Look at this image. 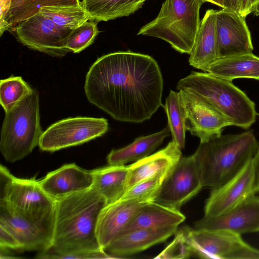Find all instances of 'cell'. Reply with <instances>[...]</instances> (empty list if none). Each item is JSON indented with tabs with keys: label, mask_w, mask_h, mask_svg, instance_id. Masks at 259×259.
<instances>
[{
	"label": "cell",
	"mask_w": 259,
	"mask_h": 259,
	"mask_svg": "<svg viewBox=\"0 0 259 259\" xmlns=\"http://www.w3.org/2000/svg\"><path fill=\"white\" fill-rule=\"evenodd\" d=\"M163 81L151 56L130 51L107 54L90 67L84 90L88 101L115 120L140 123L162 106Z\"/></svg>",
	"instance_id": "obj_1"
},
{
	"label": "cell",
	"mask_w": 259,
	"mask_h": 259,
	"mask_svg": "<svg viewBox=\"0 0 259 259\" xmlns=\"http://www.w3.org/2000/svg\"><path fill=\"white\" fill-rule=\"evenodd\" d=\"M51 248L39 252L37 258L66 259L72 254L102 250L97 237L100 212L107 205L91 187L57 199Z\"/></svg>",
	"instance_id": "obj_2"
},
{
	"label": "cell",
	"mask_w": 259,
	"mask_h": 259,
	"mask_svg": "<svg viewBox=\"0 0 259 259\" xmlns=\"http://www.w3.org/2000/svg\"><path fill=\"white\" fill-rule=\"evenodd\" d=\"M258 144L252 130L200 143L193 155L203 186L214 189L234 177L252 159Z\"/></svg>",
	"instance_id": "obj_3"
},
{
	"label": "cell",
	"mask_w": 259,
	"mask_h": 259,
	"mask_svg": "<svg viewBox=\"0 0 259 259\" xmlns=\"http://www.w3.org/2000/svg\"><path fill=\"white\" fill-rule=\"evenodd\" d=\"M176 89L191 93L206 102L231 125L248 129L255 121V103L231 81L207 72L192 71L179 81Z\"/></svg>",
	"instance_id": "obj_4"
},
{
	"label": "cell",
	"mask_w": 259,
	"mask_h": 259,
	"mask_svg": "<svg viewBox=\"0 0 259 259\" xmlns=\"http://www.w3.org/2000/svg\"><path fill=\"white\" fill-rule=\"evenodd\" d=\"M40 121L39 95L33 89L5 112L0 150L7 162L13 163L22 159L38 146L43 133Z\"/></svg>",
	"instance_id": "obj_5"
},
{
	"label": "cell",
	"mask_w": 259,
	"mask_h": 259,
	"mask_svg": "<svg viewBox=\"0 0 259 259\" xmlns=\"http://www.w3.org/2000/svg\"><path fill=\"white\" fill-rule=\"evenodd\" d=\"M203 0H165L156 17L141 28L137 35L157 37L182 54L191 53L200 20Z\"/></svg>",
	"instance_id": "obj_6"
},
{
	"label": "cell",
	"mask_w": 259,
	"mask_h": 259,
	"mask_svg": "<svg viewBox=\"0 0 259 259\" xmlns=\"http://www.w3.org/2000/svg\"><path fill=\"white\" fill-rule=\"evenodd\" d=\"M0 203L33 221L53 235L56 200L42 190L38 180L16 178L1 165Z\"/></svg>",
	"instance_id": "obj_7"
},
{
	"label": "cell",
	"mask_w": 259,
	"mask_h": 259,
	"mask_svg": "<svg viewBox=\"0 0 259 259\" xmlns=\"http://www.w3.org/2000/svg\"><path fill=\"white\" fill-rule=\"evenodd\" d=\"M109 130L108 120L78 116L60 120L43 132L39 142V148L54 152L82 144L104 135Z\"/></svg>",
	"instance_id": "obj_8"
},
{
	"label": "cell",
	"mask_w": 259,
	"mask_h": 259,
	"mask_svg": "<svg viewBox=\"0 0 259 259\" xmlns=\"http://www.w3.org/2000/svg\"><path fill=\"white\" fill-rule=\"evenodd\" d=\"M187 235L194 254L203 258L259 259V250L243 241L241 235L226 230L192 229Z\"/></svg>",
	"instance_id": "obj_9"
},
{
	"label": "cell",
	"mask_w": 259,
	"mask_h": 259,
	"mask_svg": "<svg viewBox=\"0 0 259 259\" xmlns=\"http://www.w3.org/2000/svg\"><path fill=\"white\" fill-rule=\"evenodd\" d=\"M11 29L18 41L31 50L58 58L70 52L66 43L73 29L55 24L40 12Z\"/></svg>",
	"instance_id": "obj_10"
},
{
	"label": "cell",
	"mask_w": 259,
	"mask_h": 259,
	"mask_svg": "<svg viewBox=\"0 0 259 259\" xmlns=\"http://www.w3.org/2000/svg\"><path fill=\"white\" fill-rule=\"evenodd\" d=\"M203 187L198 165L194 155L181 157L165 177L153 201L180 210Z\"/></svg>",
	"instance_id": "obj_11"
},
{
	"label": "cell",
	"mask_w": 259,
	"mask_h": 259,
	"mask_svg": "<svg viewBox=\"0 0 259 259\" xmlns=\"http://www.w3.org/2000/svg\"><path fill=\"white\" fill-rule=\"evenodd\" d=\"M252 159L234 177L212 189L204 207V216H217L232 209L255 194Z\"/></svg>",
	"instance_id": "obj_12"
},
{
	"label": "cell",
	"mask_w": 259,
	"mask_h": 259,
	"mask_svg": "<svg viewBox=\"0 0 259 259\" xmlns=\"http://www.w3.org/2000/svg\"><path fill=\"white\" fill-rule=\"evenodd\" d=\"M218 58L252 53L253 48L245 18L227 9L216 11Z\"/></svg>",
	"instance_id": "obj_13"
},
{
	"label": "cell",
	"mask_w": 259,
	"mask_h": 259,
	"mask_svg": "<svg viewBox=\"0 0 259 259\" xmlns=\"http://www.w3.org/2000/svg\"><path fill=\"white\" fill-rule=\"evenodd\" d=\"M194 229L226 230L240 235L259 232V197L252 195L226 213L204 217L195 223Z\"/></svg>",
	"instance_id": "obj_14"
},
{
	"label": "cell",
	"mask_w": 259,
	"mask_h": 259,
	"mask_svg": "<svg viewBox=\"0 0 259 259\" xmlns=\"http://www.w3.org/2000/svg\"><path fill=\"white\" fill-rule=\"evenodd\" d=\"M179 92L186 108L187 130L199 138L200 143L221 135L225 127L231 125L225 117L197 96Z\"/></svg>",
	"instance_id": "obj_15"
},
{
	"label": "cell",
	"mask_w": 259,
	"mask_h": 259,
	"mask_svg": "<svg viewBox=\"0 0 259 259\" xmlns=\"http://www.w3.org/2000/svg\"><path fill=\"white\" fill-rule=\"evenodd\" d=\"M0 226L10 232L21 250L45 251L51 248L53 235L33 221L0 203Z\"/></svg>",
	"instance_id": "obj_16"
},
{
	"label": "cell",
	"mask_w": 259,
	"mask_h": 259,
	"mask_svg": "<svg viewBox=\"0 0 259 259\" xmlns=\"http://www.w3.org/2000/svg\"><path fill=\"white\" fill-rule=\"evenodd\" d=\"M38 182L42 190L56 200L91 188L93 176L92 170L69 163L49 172Z\"/></svg>",
	"instance_id": "obj_17"
},
{
	"label": "cell",
	"mask_w": 259,
	"mask_h": 259,
	"mask_svg": "<svg viewBox=\"0 0 259 259\" xmlns=\"http://www.w3.org/2000/svg\"><path fill=\"white\" fill-rule=\"evenodd\" d=\"M145 203L136 200H119L103 207L96 230L98 240L102 250H105Z\"/></svg>",
	"instance_id": "obj_18"
},
{
	"label": "cell",
	"mask_w": 259,
	"mask_h": 259,
	"mask_svg": "<svg viewBox=\"0 0 259 259\" xmlns=\"http://www.w3.org/2000/svg\"><path fill=\"white\" fill-rule=\"evenodd\" d=\"M178 227L140 229L118 235L105 249L115 258L131 255L165 241L176 234Z\"/></svg>",
	"instance_id": "obj_19"
},
{
	"label": "cell",
	"mask_w": 259,
	"mask_h": 259,
	"mask_svg": "<svg viewBox=\"0 0 259 259\" xmlns=\"http://www.w3.org/2000/svg\"><path fill=\"white\" fill-rule=\"evenodd\" d=\"M181 157V149L171 141L164 148L127 166V189L158 174H168Z\"/></svg>",
	"instance_id": "obj_20"
},
{
	"label": "cell",
	"mask_w": 259,
	"mask_h": 259,
	"mask_svg": "<svg viewBox=\"0 0 259 259\" xmlns=\"http://www.w3.org/2000/svg\"><path fill=\"white\" fill-rule=\"evenodd\" d=\"M216 11L207 10L196 34L189 54V63L195 68L206 72L208 67L218 59L215 31Z\"/></svg>",
	"instance_id": "obj_21"
},
{
	"label": "cell",
	"mask_w": 259,
	"mask_h": 259,
	"mask_svg": "<svg viewBox=\"0 0 259 259\" xmlns=\"http://www.w3.org/2000/svg\"><path fill=\"white\" fill-rule=\"evenodd\" d=\"M185 219L180 210L149 202L140 208L119 235L140 229L178 227Z\"/></svg>",
	"instance_id": "obj_22"
},
{
	"label": "cell",
	"mask_w": 259,
	"mask_h": 259,
	"mask_svg": "<svg viewBox=\"0 0 259 259\" xmlns=\"http://www.w3.org/2000/svg\"><path fill=\"white\" fill-rule=\"evenodd\" d=\"M206 72L227 80L249 78L259 80V57L252 53L218 58Z\"/></svg>",
	"instance_id": "obj_23"
},
{
	"label": "cell",
	"mask_w": 259,
	"mask_h": 259,
	"mask_svg": "<svg viewBox=\"0 0 259 259\" xmlns=\"http://www.w3.org/2000/svg\"><path fill=\"white\" fill-rule=\"evenodd\" d=\"M92 188L105 200L107 204L119 200L127 189V166L110 165L92 170Z\"/></svg>",
	"instance_id": "obj_24"
},
{
	"label": "cell",
	"mask_w": 259,
	"mask_h": 259,
	"mask_svg": "<svg viewBox=\"0 0 259 259\" xmlns=\"http://www.w3.org/2000/svg\"><path fill=\"white\" fill-rule=\"evenodd\" d=\"M170 134L168 126L161 131L136 138L131 144L118 149H112L107 157L108 164L124 165L141 160L151 154Z\"/></svg>",
	"instance_id": "obj_25"
},
{
	"label": "cell",
	"mask_w": 259,
	"mask_h": 259,
	"mask_svg": "<svg viewBox=\"0 0 259 259\" xmlns=\"http://www.w3.org/2000/svg\"><path fill=\"white\" fill-rule=\"evenodd\" d=\"M146 0H82V8L96 22L128 16L141 8Z\"/></svg>",
	"instance_id": "obj_26"
},
{
	"label": "cell",
	"mask_w": 259,
	"mask_h": 259,
	"mask_svg": "<svg viewBox=\"0 0 259 259\" xmlns=\"http://www.w3.org/2000/svg\"><path fill=\"white\" fill-rule=\"evenodd\" d=\"M165 111L172 141L182 150L185 147L187 114L180 92L170 91L163 106Z\"/></svg>",
	"instance_id": "obj_27"
},
{
	"label": "cell",
	"mask_w": 259,
	"mask_h": 259,
	"mask_svg": "<svg viewBox=\"0 0 259 259\" xmlns=\"http://www.w3.org/2000/svg\"><path fill=\"white\" fill-rule=\"evenodd\" d=\"M82 6L79 0H12L7 19L9 29L39 13L46 6Z\"/></svg>",
	"instance_id": "obj_28"
},
{
	"label": "cell",
	"mask_w": 259,
	"mask_h": 259,
	"mask_svg": "<svg viewBox=\"0 0 259 259\" xmlns=\"http://www.w3.org/2000/svg\"><path fill=\"white\" fill-rule=\"evenodd\" d=\"M39 12L55 24L72 29L93 20L82 6H46L42 7Z\"/></svg>",
	"instance_id": "obj_29"
},
{
	"label": "cell",
	"mask_w": 259,
	"mask_h": 259,
	"mask_svg": "<svg viewBox=\"0 0 259 259\" xmlns=\"http://www.w3.org/2000/svg\"><path fill=\"white\" fill-rule=\"evenodd\" d=\"M33 89L21 76H11L0 81V103L6 112L14 107Z\"/></svg>",
	"instance_id": "obj_30"
},
{
	"label": "cell",
	"mask_w": 259,
	"mask_h": 259,
	"mask_svg": "<svg viewBox=\"0 0 259 259\" xmlns=\"http://www.w3.org/2000/svg\"><path fill=\"white\" fill-rule=\"evenodd\" d=\"M168 174H160L140 181L128 188L120 200H136L147 203L153 201Z\"/></svg>",
	"instance_id": "obj_31"
},
{
	"label": "cell",
	"mask_w": 259,
	"mask_h": 259,
	"mask_svg": "<svg viewBox=\"0 0 259 259\" xmlns=\"http://www.w3.org/2000/svg\"><path fill=\"white\" fill-rule=\"evenodd\" d=\"M97 23L91 20L72 30L66 47L74 53H79L89 47L99 33Z\"/></svg>",
	"instance_id": "obj_32"
},
{
	"label": "cell",
	"mask_w": 259,
	"mask_h": 259,
	"mask_svg": "<svg viewBox=\"0 0 259 259\" xmlns=\"http://www.w3.org/2000/svg\"><path fill=\"white\" fill-rule=\"evenodd\" d=\"M172 241L155 258H186L193 253L187 235V227L176 233Z\"/></svg>",
	"instance_id": "obj_33"
},
{
	"label": "cell",
	"mask_w": 259,
	"mask_h": 259,
	"mask_svg": "<svg viewBox=\"0 0 259 259\" xmlns=\"http://www.w3.org/2000/svg\"><path fill=\"white\" fill-rule=\"evenodd\" d=\"M0 247L21 250L20 246L14 235L2 226H0Z\"/></svg>",
	"instance_id": "obj_34"
},
{
	"label": "cell",
	"mask_w": 259,
	"mask_h": 259,
	"mask_svg": "<svg viewBox=\"0 0 259 259\" xmlns=\"http://www.w3.org/2000/svg\"><path fill=\"white\" fill-rule=\"evenodd\" d=\"M12 5V0H0V35L9 30L7 19Z\"/></svg>",
	"instance_id": "obj_35"
},
{
	"label": "cell",
	"mask_w": 259,
	"mask_h": 259,
	"mask_svg": "<svg viewBox=\"0 0 259 259\" xmlns=\"http://www.w3.org/2000/svg\"><path fill=\"white\" fill-rule=\"evenodd\" d=\"M254 188L255 192H259V144L255 154L252 159Z\"/></svg>",
	"instance_id": "obj_36"
},
{
	"label": "cell",
	"mask_w": 259,
	"mask_h": 259,
	"mask_svg": "<svg viewBox=\"0 0 259 259\" xmlns=\"http://www.w3.org/2000/svg\"><path fill=\"white\" fill-rule=\"evenodd\" d=\"M238 14L245 18L252 13V0H238Z\"/></svg>",
	"instance_id": "obj_37"
},
{
	"label": "cell",
	"mask_w": 259,
	"mask_h": 259,
	"mask_svg": "<svg viewBox=\"0 0 259 259\" xmlns=\"http://www.w3.org/2000/svg\"><path fill=\"white\" fill-rule=\"evenodd\" d=\"M225 9L238 13V0H225Z\"/></svg>",
	"instance_id": "obj_38"
},
{
	"label": "cell",
	"mask_w": 259,
	"mask_h": 259,
	"mask_svg": "<svg viewBox=\"0 0 259 259\" xmlns=\"http://www.w3.org/2000/svg\"><path fill=\"white\" fill-rule=\"evenodd\" d=\"M252 13L259 16V0H252Z\"/></svg>",
	"instance_id": "obj_39"
},
{
	"label": "cell",
	"mask_w": 259,
	"mask_h": 259,
	"mask_svg": "<svg viewBox=\"0 0 259 259\" xmlns=\"http://www.w3.org/2000/svg\"><path fill=\"white\" fill-rule=\"evenodd\" d=\"M205 2H209L222 8H225V0H203Z\"/></svg>",
	"instance_id": "obj_40"
},
{
	"label": "cell",
	"mask_w": 259,
	"mask_h": 259,
	"mask_svg": "<svg viewBox=\"0 0 259 259\" xmlns=\"http://www.w3.org/2000/svg\"><path fill=\"white\" fill-rule=\"evenodd\" d=\"M258 117H259V114H258Z\"/></svg>",
	"instance_id": "obj_41"
}]
</instances>
